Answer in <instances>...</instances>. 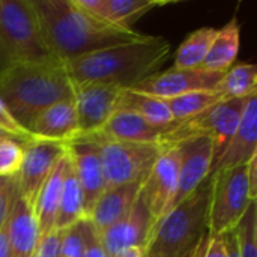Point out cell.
I'll return each mask as SVG.
<instances>
[{"label":"cell","mask_w":257,"mask_h":257,"mask_svg":"<svg viewBox=\"0 0 257 257\" xmlns=\"http://www.w3.org/2000/svg\"><path fill=\"white\" fill-rule=\"evenodd\" d=\"M32 3L50 53L63 63L148 36L101 21L80 9L74 0H32Z\"/></svg>","instance_id":"1"},{"label":"cell","mask_w":257,"mask_h":257,"mask_svg":"<svg viewBox=\"0 0 257 257\" xmlns=\"http://www.w3.org/2000/svg\"><path fill=\"white\" fill-rule=\"evenodd\" d=\"M172 47L161 36L119 44L66 62L68 75L74 84H101L116 89H134L157 74L169 59Z\"/></svg>","instance_id":"2"},{"label":"cell","mask_w":257,"mask_h":257,"mask_svg":"<svg viewBox=\"0 0 257 257\" xmlns=\"http://www.w3.org/2000/svg\"><path fill=\"white\" fill-rule=\"evenodd\" d=\"M68 98H74V84L65 63L57 59L23 63L0 72V99L29 133L47 107Z\"/></svg>","instance_id":"3"},{"label":"cell","mask_w":257,"mask_h":257,"mask_svg":"<svg viewBox=\"0 0 257 257\" xmlns=\"http://www.w3.org/2000/svg\"><path fill=\"white\" fill-rule=\"evenodd\" d=\"M209 178L184 202L167 212L148 245L149 257H188L208 230Z\"/></svg>","instance_id":"4"},{"label":"cell","mask_w":257,"mask_h":257,"mask_svg":"<svg viewBox=\"0 0 257 257\" xmlns=\"http://www.w3.org/2000/svg\"><path fill=\"white\" fill-rule=\"evenodd\" d=\"M56 59L41 33L32 0H0V72Z\"/></svg>","instance_id":"5"},{"label":"cell","mask_w":257,"mask_h":257,"mask_svg":"<svg viewBox=\"0 0 257 257\" xmlns=\"http://www.w3.org/2000/svg\"><path fill=\"white\" fill-rule=\"evenodd\" d=\"M247 99H221L193 117L173 122L163 130L157 145L161 151H166L194 139H211L215 160L235 133Z\"/></svg>","instance_id":"6"},{"label":"cell","mask_w":257,"mask_h":257,"mask_svg":"<svg viewBox=\"0 0 257 257\" xmlns=\"http://www.w3.org/2000/svg\"><path fill=\"white\" fill-rule=\"evenodd\" d=\"M83 139L92 142L96 148L102 164L107 190L125 184L145 182L163 152L158 145L151 143L117 142L101 139L98 136Z\"/></svg>","instance_id":"7"},{"label":"cell","mask_w":257,"mask_h":257,"mask_svg":"<svg viewBox=\"0 0 257 257\" xmlns=\"http://www.w3.org/2000/svg\"><path fill=\"white\" fill-rule=\"evenodd\" d=\"M211 191L208 206V233L223 236L236 227L248 205L253 202L248 193L245 166L217 170L209 175Z\"/></svg>","instance_id":"8"},{"label":"cell","mask_w":257,"mask_h":257,"mask_svg":"<svg viewBox=\"0 0 257 257\" xmlns=\"http://www.w3.org/2000/svg\"><path fill=\"white\" fill-rule=\"evenodd\" d=\"M178 172H179V149L178 148L166 149L155 161L151 173L148 175L143 184L140 197L151 217V224H152L151 236L155 227L158 226V223L169 211L170 202L176 191Z\"/></svg>","instance_id":"9"},{"label":"cell","mask_w":257,"mask_h":257,"mask_svg":"<svg viewBox=\"0 0 257 257\" xmlns=\"http://www.w3.org/2000/svg\"><path fill=\"white\" fill-rule=\"evenodd\" d=\"M223 75L224 72H212L202 68L181 69L173 66L167 71H158L130 90L169 99L197 90H217Z\"/></svg>","instance_id":"10"},{"label":"cell","mask_w":257,"mask_h":257,"mask_svg":"<svg viewBox=\"0 0 257 257\" xmlns=\"http://www.w3.org/2000/svg\"><path fill=\"white\" fill-rule=\"evenodd\" d=\"M65 154V145L48 140H36L26 143L24 157L17 178V187L24 200L33 208L38 193L48 175Z\"/></svg>","instance_id":"11"},{"label":"cell","mask_w":257,"mask_h":257,"mask_svg":"<svg viewBox=\"0 0 257 257\" xmlns=\"http://www.w3.org/2000/svg\"><path fill=\"white\" fill-rule=\"evenodd\" d=\"M119 93L120 89L101 84L74 87V104L78 125L77 139L90 137L99 133L105 122L117 110Z\"/></svg>","instance_id":"12"},{"label":"cell","mask_w":257,"mask_h":257,"mask_svg":"<svg viewBox=\"0 0 257 257\" xmlns=\"http://www.w3.org/2000/svg\"><path fill=\"white\" fill-rule=\"evenodd\" d=\"M176 148L179 149L178 184L167 212L191 196L209 178L214 163V143L211 139H194Z\"/></svg>","instance_id":"13"},{"label":"cell","mask_w":257,"mask_h":257,"mask_svg":"<svg viewBox=\"0 0 257 257\" xmlns=\"http://www.w3.org/2000/svg\"><path fill=\"white\" fill-rule=\"evenodd\" d=\"M151 230L152 224L149 212L139 196L133 209L125 217L99 232V242L108 257L116 256L117 253L133 247H143L146 250Z\"/></svg>","instance_id":"14"},{"label":"cell","mask_w":257,"mask_h":257,"mask_svg":"<svg viewBox=\"0 0 257 257\" xmlns=\"http://www.w3.org/2000/svg\"><path fill=\"white\" fill-rule=\"evenodd\" d=\"M65 146L83 193L84 209L87 217L93 205L107 190L102 164L96 148L92 142L86 139H77L74 142L66 143Z\"/></svg>","instance_id":"15"},{"label":"cell","mask_w":257,"mask_h":257,"mask_svg":"<svg viewBox=\"0 0 257 257\" xmlns=\"http://www.w3.org/2000/svg\"><path fill=\"white\" fill-rule=\"evenodd\" d=\"M257 154V93L251 95L247 102L241 120L220 152L214 160L211 173L217 170H227L245 166L251 157Z\"/></svg>","instance_id":"16"},{"label":"cell","mask_w":257,"mask_h":257,"mask_svg":"<svg viewBox=\"0 0 257 257\" xmlns=\"http://www.w3.org/2000/svg\"><path fill=\"white\" fill-rule=\"evenodd\" d=\"M5 230L11 248V257L33 256L39 239L38 223L33 208L24 200L18 190L14 196Z\"/></svg>","instance_id":"17"},{"label":"cell","mask_w":257,"mask_h":257,"mask_svg":"<svg viewBox=\"0 0 257 257\" xmlns=\"http://www.w3.org/2000/svg\"><path fill=\"white\" fill-rule=\"evenodd\" d=\"M30 134L36 140L69 143L78 137L74 98L62 99L47 107L32 123Z\"/></svg>","instance_id":"18"},{"label":"cell","mask_w":257,"mask_h":257,"mask_svg":"<svg viewBox=\"0 0 257 257\" xmlns=\"http://www.w3.org/2000/svg\"><path fill=\"white\" fill-rule=\"evenodd\" d=\"M143 184L145 182H133L105 190L87 215L98 233L125 217L133 209L140 196Z\"/></svg>","instance_id":"19"},{"label":"cell","mask_w":257,"mask_h":257,"mask_svg":"<svg viewBox=\"0 0 257 257\" xmlns=\"http://www.w3.org/2000/svg\"><path fill=\"white\" fill-rule=\"evenodd\" d=\"M164 128L166 126H157L149 123L136 113L119 110L113 113V116L95 136L107 140L157 145Z\"/></svg>","instance_id":"20"},{"label":"cell","mask_w":257,"mask_h":257,"mask_svg":"<svg viewBox=\"0 0 257 257\" xmlns=\"http://www.w3.org/2000/svg\"><path fill=\"white\" fill-rule=\"evenodd\" d=\"M68 163H69V157H68L66 148H65V154L62 155V158L57 161V164L54 166V169L48 175L47 181L41 187V190L38 193V197L35 200L33 212H35L36 223H38L39 236L51 232L53 227H54V221H56V215H57V208H59V202H60V194H62V187H63V179H65L66 169H68Z\"/></svg>","instance_id":"21"},{"label":"cell","mask_w":257,"mask_h":257,"mask_svg":"<svg viewBox=\"0 0 257 257\" xmlns=\"http://www.w3.org/2000/svg\"><path fill=\"white\" fill-rule=\"evenodd\" d=\"M241 45V24L233 17L224 27L215 32L211 47L200 68L212 72H226L235 65Z\"/></svg>","instance_id":"22"},{"label":"cell","mask_w":257,"mask_h":257,"mask_svg":"<svg viewBox=\"0 0 257 257\" xmlns=\"http://www.w3.org/2000/svg\"><path fill=\"white\" fill-rule=\"evenodd\" d=\"M125 110L139 114L145 120L157 126H169L175 122L166 102L160 98L149 96L130 89H120L117 110Z\"/></svg>","instance_id":"23"},{"label":"cell","mask_w":257,"mask_h":257,"mask_svg":"<svg viewBox=\"0 0 257 257\" xmlns=\"http://www.w3.org/2000/svg\"><path fill=\"white\" fill-rule=\"evenodd\" d=\"M83 218H87L86 217V209H84V199H83L81 188L78 185L75 172H74L71 160H69L68 169H66V173H65V179H63L60 202H59L57 215H56V221H54L53 229L62 232L66 227L72 226L74 223H77V221H80Z\"/></svg>","instance_id":"24"},{"label":"cell","mask_w":257,"mask_h":257,"mask_svg":"<svg viewBox=\"0 0 257 257\" xmlns=\"http://www.w3.org/2000/svg\"><path fill=\"white\" fill-rule=\"evenodd\" d=\"M164 0H104L101 20L120 29L134 30L133 24L155 8L169 5Z\"/></svg>","instance_id":"25"},{"label":"cell","mask_w":257,"mask_h":257,"mask_svg":"<svg viewBox=\"0 0 257 257\" xmlns=\"http://www.w3.org/2000/svg\"><path fill=\"white\" fill-rule=\"evenodd\" d=\"M223 99H247L257 93V66L254 63H236L227 69L217 86Z\"/></svg>","instance_id":"26"},{"label":"cell","mask_w":257,"mask_h":257,"mask_svg":"<svg viewBox=\"0 0 257 257\" xmlns=\"http://www.w3.org/2000/svg\"><path fill=\"white\" fill-rule=\"evenodd\" d=\"M217 29L214 27H200L191 32L187 39L178 47L175 53V68L193 69L200 68L202 62L206 57V53L211 47V42L215 36Z\"/></svg>","instance_id":"27"},{"label":"cell","mask_w":257,"mask_h":257,"mask_svg":"<svg viewBox=\"0 0 257 257\" xmlns=\"http://www.w3.org/2000/svg\"><path fill=\"white\" fill-rule=\"evenodd\" d=\"M221 99L223 98L217 90H197L163 101L166 102L175 122H179L208 110L209 107L215 105Z\"/></svg>","instance_id":"28"},{"label":"cell","mask_w":257,"mask_h":257,"mask_svg":"<svg viewBox=\"0 0 257 257\" xmlns=\"http://www.w3.org/2000/svg\"><path fill=\"white\" fill-rule=\"evenodd\" d=\"M98 235L89 218H83L62 230L60 251L62 257H83L92 239Z\"/></svg>","instance_id":"29"},{"label":"cell","mask_w":257,"mask_h":257,"mask_svg":"<svg viewBox=\"0 0 257 257\" xmlns=\"http://www.w3.org/2000/svg\"><path fill=\"white\" fill-rule=\"evenodd\" d=\"M236 239L238 257H257V200H253L236 227L233 229Z\"/></svg>","instance_id":"30"},{"label":"cell","mask_w":257,"mask_h":257,"mask_svg":"<svg viewBox=\"0 0 257 257\" xmlns=\"http://www.w3.org/2000/svg\"><path fill=\"white\" fill-rule=\"evenodd\" d=\"M26 143L15 139L6 137L0 140V178H12L18 173Z\"/></svg>","instance_id":"31"},{"label":"cell","mask_w":257,"mask_h":257,"mask_svg":"<svg viewBox=\"0 0 257 257\" xmlns=\"http://www.w3.org/2000/svg\"><path fill=\"white\" fill-rule=\"evenodd\" d=\"M188 257H229L224 235L214 236L206 232Z\"/></svg>","instance_id":"32"},{"label":"cell","mask_w":257,"mask_h":257,"mask_svg":"<svg viewBox=\"0 0 257 257\" xmlns=\"http://www.w3.org/2000/svg\"><path fill=\"white\" fill-rule=\"evenodd\" d=\"M17 178H0V229L5 227L14 196L17 193Z\"/></svg>","instance_id":"33"},{"label":"cell","mask_w":257,"mask_h":257,"mask_svg":"<svg viewBox=\"0 0 257 257\" xmlns=\"http://www.w3.org/2000/svg\"><path fill=\"white\" fill-rule=\"evenodd\" d=\"M60 236H62V232L56 229L39 236L35 253L32 257H62Z\"/></svg>","instance_id":"34"},{"label":"cell","mask_w":257,"mask_h":257,"mask_svg":"<svg viewBox=\"0 0 257 257\" xmlns=\"http://www.w3.org/2000/svg\"><path fill=\"white\" fill-rule=\"evenodd\" d=\"M0 128L5 130L9 136L24 142V143H29L33 140V136L26 131L14 117L12 114L9 113V110L6 108V105L3 104V101L0 99Z\"/></svg>","instance_id":"35"},{"label":"cell","mask_w":257,"mask_h":257,"mask_svg":"<svg viewBox=\"0 0 257 257\" xmlns=\"http://www.w3.org/2000/svg\"><path fill=\"white\" fill-rule=\"evenodd\" d=\"M247 170V182H248V193L250 199L257 200V154L250 158V161L245 164Z\"/></svg>","instance_id":"36"},{"label":"cell","mask_w":257,"mask_h":257,"mask_svg":"<svg viewBox=\"0 0 257 257\" xmlns=\"http://www.w3.org/2000/svg\"><path fill=\"white\" fill-rule=\"evenodd\" d=\"M83 257H108L107 253L104 251L101 242H99V233L92 239V242L89 244V247H87V250H86Z\"/></svg>","instance_id":"37"},{"label":"cell","mask_w":257,"mask_h":257,"mask_svg":"<svg viewBox=\"0 0 257 257\" xmlns=\"http://www.w3.org/2000/svg\"><path fill=\"white\" fill-rule=\"evenodd\" d=\"M113 257H149L146 250L143 247H133V248H126L120 253H117Z\"/></svg>","instance_id":"38"},{"label":"cell","mask_w":257,"mask_h":257,"mask_svg":"<svg viewBox=\"0 0 257 257\" xmlns=\"http://www.w3.org/2000/svg\"><path fill=\"white\" fill-rule=\"evenodd\" d=\"M224 241H226V247H227V254L229 257H238V248H236V239L233 232L224 235Z\"/></svg>","instance_id":"39"},{"label":"cell","mask_w":257,"mask_h":257,"mask_svg":"<svg viewBox=\"0 0 257 257\" xmlns=\"http://www.w3.org/2000/svg\"><path fill=\"white\" fill-rule=\"evenodd\" d=\"M0 257H11V248H9L5 227L0 229Z\"/></svg>","instance_id":"40"},{"label":"cell","mask_w":257,"mask_h":257,"mask_svg":"<svg viewBox=\"0 0 257 257\" xmlns=\"http://www.w3.org/2000/svg\"><path fill=\"white\" fill-rule=\"evenodd\" d=\"M6 137H12V136H9L5 130L0 128V140H3V139H6Z\"/></svg>","instance_id":"41"}]
</instances>
